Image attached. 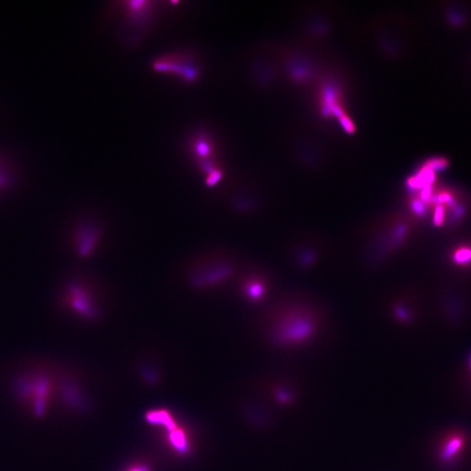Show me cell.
<instances>
[{"instance_id": "1", "label": "cell", "mask_w": 471, "mask_h": 471, "mask_svg": "<svg viewBox=\"0 0 471 471\" xmlns=\"http://www.w3.org/2000/svg\"><path fill=\"white\" fill-rule=\"evenodd\" d=\"M60 368L45 362L29 363L11 377V393L23 413L34 420H43L58 404Z\"/></svg>"}, {"instance_id": "2", "label": "cell", "mask_w": 471, "mask_h": 471, "mask_svg": "<svg viewBox=\"0 0 471 471\" xmlns=\"http://www.w3.org/2000/svg\"><path fill=\"white\" fill-rule=\"evenodd\" d=\"M59 305L86 320H95L99 316V309L90 286L80 280H71L63 287L59 295Z\"/></svg>"}, {"instance_id": "3", "label": "cell", "mask_w": 471, "mask_h": 471, "mask_svg": "<svg viewBox=\"0 0 471 471\" xmlns=\"http://www.w3.org/2000/svg\"><path fill=\"white\" fill-rule=\"evenodd\" d=\"M155 71L173 73L181 77L183 81L193 82L198 77V69L184 55L168 54L157 58L153 63Z\"/></svg>"}, {"instance_id": "4", "label": "cell", "mask_w": 471, "mask_h": 471, "mask_svg": "<svg viewBox=\"0 0 471 471\" xmlns=\"http://www.w3.org/2000/svg\"><path fill=\"white\" fill-rule=\"evenodd\" d=\"M101 232L95 224L83 223L73 230L72 245L74 252L81 258L91 256L99 244Z\"/></svg>"}, {"instance_id": "5", "label": "cell", "mask_w": 471, "mask_h": 471, "mask_svg": "<svg viewBox=\"0 0 471 471\" xmlns=\"http://www.w3.org/2000/svg\"><path fill=\"white\" fill-rule=\"evenodd\" d=\"M230 266L225 263H218L211 269H206L204 272H198L194 276L192 281L197 286H205L223 280L230 274Z\"/></svg>"}, {"instance_id": "6", "label": "cell", "mask_w": 471, "mask_h": 471, "mask_svg": "<svg viewBox=\"0 0 471 471\" xmlns=\"http://www.w3.org/2000/svg\"><path fill=\"white\" fill-rule=\"evenodd\" d=\"M464 438L461 435H453L447 438L440 450V457L444 462L453 460L464 447Z\"/></svg>"}, {"instance_id": "7", "label": "cell", "mask_w": 471, "mask_h": 471, "mask_svg": "<svg viewBox=\"0 0 471 471\" xmlns=\"http://www.w3.org/2000/svg\"><path fill=\"white\" fill-rule=\"evenodd\" d=\"M16 175L11 163L0 156V196L7 193L14 186Z\"/></svg>"}, {"instance_id": "8", "label": "cell", "mask_w": 471, "mask_h": 471, "mask_svg": "<svg viewBox=\"0 0 471 471\" xmlns=\"http://www.w3.org/2000/svg\"><path fill=\"white\" fill-rule=\"evenodd\" d=\"M454 260L458 263H467L471 260V249L462 248L457 250L454 254Z\"/></svg>"}, {"instance_id": "9", "label": "cell", "mask_w": 471, "mask_h": 471, "mask_svg": "<svg viewBox=\"0 0 471 471\" xmlns=\"http://www.w3.org/2000/svg\"><path fill=\"white\" fill-rule=\"evenodd\" d=\"M424 166L430 168L431 170H433V171H439V170H441L442 168H446L448 166V160L445 158H442V157L434 158V159H431L429 161H427Z\"/></svg>"}, {"instance_id": "10", "label": "cell", "mask_w": 471, "mask_h": 471, "mask_svg": "<svg viewBox=\"0 0 471 471\" xmlns=\"http://www.w3.org/2000/svg\"><path fill=\"white\" fill-rule=\"evenodd\" d=\"M247 292H248V294L251 296V298L257 299V298H260L262 295L263 287L260 284L252 283V284H250L247 286Z\"/></svg>"}, {"instance_id": "11", "label": "cell", "mask_w": 471, "mask_h": 471, "mask_svg": "<svg viewBox=\"0 0 471 471\" xmlns=\"http://www.w3.org/2000/svg\"><path fill=\"white\" fill-rule=\"evenodd\" d=\"M340 124L343 127L346 131L348 132V133H353L355 131V126L347 116L344 115V116L340 118Z\"/></svg>"}]
</instances>
